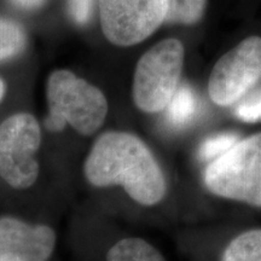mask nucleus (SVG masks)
<instances>
[{"label": "nucleus", "mask_w": 261, "mask_h": 261, "mask_svg": "<svg viewBox=\"0 0 261 261\" xmlns=\"http://www.w3.org/2000/svg\"><path fill=\"white\" fill-rule=\"evenodd\" d=\"M221 261H261V228L233 238L225 248Z\"/></svg>", "instance_id": "10"}, {"label": "nucleus", "mask_w": 261, "mask_h": 261, "mask_svg": "<svg viewBox=\"0 0 261 261\" xmlns=\"http://www.w3.org/2000/svg\"><path fill=\"white\" fill-rule=\"evenodd\" d=\"M204 184L219 197L261 207V133L238 140L211 161Z\"/></svg>", "instance_id": "3"}, {"label": "nucleus", "mask_w": 261, "mask_h": 261, "mask_svg": "<svg viewBox=\"0 0 261 261\" xmlns=\"http://www.w3.org/2000/svg\"><path fill=\"white\" fill-rule=\"evenodd\" d=\"M184 46L177 39H166L146 51L136 67L133 100L144 113H160L180 86Z\"/></svg>", "instance_id": "4"}, {"label": "nucleus", "mask_w": 261, "mask_h": 261, "mask_svg": "<svg viewBox=\"0 0 261 261\" xmlns=\"http://www.w3.org/2000/svg\"><path fill=\"white\" fill-rule=\"evenodd\" d=\"M236 116L244 122L261 121V90L247 97L236 108Z\"/></svg>", "instance_id": "15"}, {"label": "nucleus", "mask_w": 261, "mask_h": 261, "mask_svg": "<svg viewBox=\"0 0 261 261\" xmlns=\"http://www.w3.org/2000/svg\"><path fill=\"white\" fill-rule=\"evenodd\" d=\"M195 110L196 98L194 91L188 85H180L166 108L168 121L174 126L187 125L194 116Z\"/></svg>", "instance_id": "12"}, {"label": "nucleus", "mask_w": 261, "mask_h": 261, "mask_svg": "<svg viewBox=\"0 0 261 261\" xmlns=\"http://www.w3.org/2000/svg\"><path fill=\"white\" fill-rule=\"evenodd\" d=\"M107 261H166L154 246L142 238H125L110 248Z\"/></svg>", "instance_id": "9"}, {"label": "nucleus", "mask_w": 261, "mask_h": 261, "mask_svg": "<svg viewBox=\"0 0 261 261\" xmlns=\"http://www.w3.org/2000/svg\"><path fill=\"white\" fill-rule=\"evenodd\" d=\"M27 45L23 28L10 18L0 17V63L17 57Z\"/></svg>", "instance_id": "11"}, {"label": "nucleus", "mask_w": 261, "mask_h": 261, "mask_svg": "<svg viewBox=\"0 0 261 261\" xmlns=\"http://www.w3.org/2000/svg\"><path fill=\"white\" fill-rule=\"evenodd\" d=\"M207 0H168L166 21L169 23L195 24L201 21Z\"/></svg>", "instance_id": "13"}, {"label": "nucleus", "mask_w": 261, "mask_h": 261, "mask_svg": "<svg viewBox=\"0 0 261 261\" xmlns=\"http://www.w3.org/2000/svg\"><path fill=\"white\" fill-rule=\"evenodd\" d=\"M96 0H68V12L75 23L85 24L90 21Z\"/></svg>", "instance_id": "16"}, {"label": "nucleus", "mask_w": 261, "mask_h": 261, "mask_svg": "<svg viewBox=\"0 0 261 261\" xmlns=\"http://www.w3.org/2000/svg\"><path fill=\"white\" fill-rule=\"evenodd\" d=\"M40 144L41 129L32 114H15L0 123V177L10 187L23 190L37 181Z\"/></svg>", "instance_id": "5"}, {"label": "nucleus", "mask_w": 261, "mask_h": 261, "mask_svg": "<svg viewBox=\"0 0 261 261\" xmlns=\"http://www.w3.org/2000/svg\"><path fill=\"white\" fill-rule=\"evenodd\" d=\"M46 94L48 130L60 132L69 125L80 135L92 136L106 121L108 102L102 91L69 70H56L48 76Z\"/></svg>", "instance_id": "2"}, {"label": "nucleus", "mask_w": 261, "mask_h": 261, "mask_svg": "<svg viewBox=\"0 0 261 261\" xmlns=\"http://www.w3.org/2000/svg\"><path fill=\"white\" fill-rule=\"evenodd\" d=\"M55 246L56 234L47 225L0 218V261H47Z\"/></svg>", "instance_id": "8"}, {"label": "nucleus", "mask_w": 261, "mask_h": 261, "mask_svg": "<svg viewBox=\"0 0 261 261\" xmlns=\"http://www.w3.org/2000/svg\"><path fill=\"white\" fill-rule=\"evenodd\" d=\"M5 91H6V87H5L4 81L0 79V102H2L3 98L5 96Z\"/></svg>", "instance_id": "18"}, {"label": "nucleus", "mask_w": 261, "mask_h": 261, "mask_svg": "<svg viewBox=\"0 0 261 261\" xmlns=\"http://www.w3.org/2000/svg\"><path fill=\"white\" fill-rule=\"evenodd\" d=\"M99 10L108 40L117 46H132L166 21L168 0H99Z\"/></svg>", "instance_id": "7"}, {"label": "nucleus", "mask_w": 261, "mask_h": 261, "mask_svg": "<svg viewBox=\"0 0 261 261\" xmlns=\"http://www.w3.org/2000/svg\"><path fill=\"white\" fill-rule=\"evenodd\" d=\"M45 2H46V0H11L12 4L16 5L19 9H24V10L38 9L40 8Z\"/></svg>", "instance_id": "17"}, {"label": "nucleus", "mask_w": 261, "mask_h": 261, "mask_svg": "<svg viewBox=\"0 0 261 261\" xmlns=\"http://www.w3.org/2000/svg\"><path fill=\"white\" fill-rule=\"evenodd\" d=\"M261 80V38L241 41L217 62L208 81L211 99L228 107L242 99Z\"/></svg>", "instance_id": "6"}, {"label": "nucleus", "mask_w": 261, "mask_h": 261, "mask_svg": "<svg viewBox=\"0 0 261 261\" xmlns=\"http://www.w3.org/2000/svg\"><path fill=\"white\" fill-rule=\"evenodd\" d=\"M238 140H240L238 137L233 133H220V135L210 137L201 144L198 155L202 161H213L228 151Z\"/></svg>", "instance_id": "14"}, {"label": "nucleus", "mask_w": 261, "mask_h": 261, "mask_svg": "<svg viewBox=\"0 0 261 261\" xmlns=\"http://www.w3.org/2000/svg\"><path fill=\"white\" fill-rule=\"evenodd\" d=\"M85 177L97 188L120 185L137 203L163 200L166 178L148 145L128 132L112 130L96 140L84 165Z\"/></svg>", "instance_id": "1"}]
</instances>
